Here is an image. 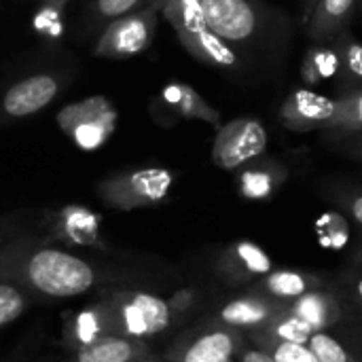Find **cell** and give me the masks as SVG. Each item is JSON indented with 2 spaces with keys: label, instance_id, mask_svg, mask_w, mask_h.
I'll list each match as a JSON object with an SVG mask.
<instances>
[{
  "label": "cell",
  "instance_id": "1",
  "mask_svg": "<svg viewBox=\"0 0 362 362\" xmlns=\"http://www.w3.org/2000/svg\"><path fill=\"white\" fill-rule=\"evenodd\" d=\"M161 17L168 19L182 47L197 62L223 70H235L240 66V55L233 45L210 30L199 0H168L161 8Z\"/></svg>",
  "mask_w": 362,
  "mask_h": 362
},
{
  "label": "cell",
  "instance_id": "2",
  "mask_svg": "<svg viewBox=\"0 0 362 362\" xmlns=\"http://www.w3.org/2000/svg\"><path fill=\"white\" fill-rule=\"evenodd\" d=\"M32 284L49 297H76L93 286V269L62 250H40L28 263Z\"/></svg>",
  "mask_w": 362,
  "mask_h": 362
},
{
  "label": "cell",
  "instance_id": "3",
  "mask_svg": "<svg viewBox=\"0 0 362 362\" xmlns=\"http://www.w3.org/2000/svg\"><path fill=\"white\" fill-rule=\"evenodd\" d=\"M159 17V8L146 4L129 15L112 19L100 34L93 53L108 59H125L144 53L155 38Z\"/></svg>",
  "mask_w": 362,
  "mask_h": 362
},
{
  "label": "cell",
  "instance_id": "4",
  "mask_svg": "<svg viewBox=\"0 0 362 362\" xmlns=\"http://www.w3.org/2000/svg\"><path fill=\"white\" fill-rule=\"evenodd\" d=\"M267 151V129L255 117H238L223 123L212 144V161L227 172L263 157Z\"/></svg>",
  "mask_w": 362,
  "mask_h": 362
},
{
  "label": "cell",
  "instance_id": "5",
  "mask_svg": "<svg viewBox=\"0 0 362 362\" xmlns=\"http://www.w3.org/2000/svg\"><path fill=\"white\" fill-rule=\"evenodd\" d=\"M174 182V176L165 168H142L136 172L112 176L102 185V195L112 204L121 208H134V206H151L170 193Z\"/></svg>",
  "mask_w": 362,
  "mask_h": 362
},
{
  "label": "cell",
  "instance_id": "6",
  "mask_svg": "<svg viewBox=\"0 0 362 362\" xmlns=\"http://www.w3.org/2000/svg\"><path fill=\"white\" fill-rule=\"evenodd\" d=\"M210 30L229 45H248L263 25V13L252 0H199Z\"/></svg>",
  "mask_w": 362,
  "mask_h": 362
},
{
  "label": "cell",
  "instance_id": "7",
  "mask_svg": "<svg viewBox=\"0 0 362 362\" xmlns=\"http://www.w3.org/2000/svg\"><path fill=\"white\" fill-rule=\"evenodd\" d=\"M117 112L106 98H89L64 108L57 117L59 127L70 134L78 146L95 148L115 129Z\"/></svg>",
  "mask_w": 362,
  "mask_h": 362
},
{
  "label": "cell",
  "instance_id": "8",
  "mask_svg": "<svg viewBox=\"0 0 362 362\" xmlns=\"http://www.w3.org/2000/svg\"><path fill=\"white\" fill-rule=\"evenodd\" d=\"M335 106L337 98L322 95L312 87H297L282 102L278 119L291 132H327L335 117Z\"/></svg>",
  "mask_w": 362,
  "mask_h": 362
},
{
  "label": "cell",
  "instance_id": "9",
  "mask_svg": "<svg viewBox=\"0 0 362 362\" xmlns=\"http://www.w3.org/2000/svg\"><path fill=\"white\" fill-rule=\"evenodd\" d=\"M59 78L55 74H32L13 83L2 95V112L11 119H23L36 115L49 106L59 93Z\"/></svg>",
  "mask_w": 362,
  "mask_h": 362
},
{
  "label": "cell",
  "instance_id": "10",
  "mask_svg": "<svg viewBox=\"0 0 362 362\" xmlns=\"http://www.w3.org/2000/svg\"><path fill=\"white\" fill-rule=\"evenodd\" d=\"M358 0H318L310 21L305 23V34L316 45H331L354 15Z\"/></svg>",
  "mask_w": 362,
  "mask_h": 362
},
{
  "label": "cell",
  "instance_id": "11",
  "mask_svg": "<svg viewBox=\"0 0 362 362\" xmlns=\"http://www.w3.org/2000/svg\"><path fill=\"white\" fill-rule=\"evenodd\" d=\"M286 178V168L272 159L259 157L238 170V187L240 193L248 199H265L269 197Z\"/></svg>",
  "mask_w": 362,
  "mask_h": 362
},
{
  "label": "cell",
  "instance_id": "12",
  "mask_svg": "<svg viewBox=\"0 0 362 362\" xmlns=\"http://www.w3.org/2000/svg\"><path fill=\"white\" fill-rule=\"evenodd\" d=\"M163 104L172 108V112L178 119L185 121H204L214 125L216 129L223 125L221 121V112L210 106L195 87L187 85V83H170V87L163 91Z\"/></svg>",
  "mask_w": 362,
  "mask_h": 362
},
{
  "label": "cell",
  "instance_id": "13",
  "mask_svg": "<svg viewBox=\"0 0 362 362\" xmlns=\"http://www.w3.org/2000/svg\"><path fill=\"white\" fill-rule=\"evenodd\" d=\"M125 322L134 335H157L170 325V308L155 295L138 293L125 308Z\"/></svg>",
  "mask_w": 362,
  "mask_h": 362
},
{
  "label": "cell",
  "instance_id": "14",
  "mask_svg": "<svg viewBox=\"0 0 362 362\" xmlns=\"http://www.w3.org/2000/svg\"><path fill=\"white\" fill-rule=\"evenodd\" d=\"M339 59V93L362 87V42L350 30H344L333 42Z\"/></svg>",
  "mask_w": 362,
  "mask_h": 362
},
{
  "label": "cell",
  "instance_id": "15",
  "mask_svg": "<svg viewBox=\"0 0 362 362\" xmlns=\"http://www.w3.org/2000/svg\"><path fill=\"white\" fill-rule=\"evenodd\" d=\"M339 74V59L333 45H312L301 62V81L308 87L320 85L322 81Z\"/></svg>",
  "mask_w": 362,
  "mask_h": 362
},
{
  "label": "cell",
  "instance_id": "16",
  "mask_svg": "<svg viewBox=\"0 0 362 362\" xmlns=\"http://www.w3.org/2000/svg\"><path fill=\"white\" fill-rule=\"evenodd\" d=\"M327 132L339 138L362 134V87L341 91L337 95L335 117Z\"/></svg>",
  "mask_w": 362,
  "mask_h": 362
},
{
  "label": "cell",
  "instance_id": "17",
  "mask_svg": "<svg viewBox=\"0 0 362 362\" xmlns=\"http://www.w3.org/2000/svg\"><path fill=\"white\" fill-rule=\"evenodd\" d=\"M233 348L235 346L229 333H208L185 352L182 362H231Z\"/></svg>",
  "mask_w": 362,
  "mask_h": 362
},
{
  "label": "cell",
  "instance_id": "18",
  "mask_svg": "<svg viewBox=\"0 0 362 362\" xmlns=\"http://www.w3.org/2000/svg\"><path fill=\"white\" fill-rule=\"evenodd\" d=\"M134 356L132 344L117 339V337H104L95 339L91 344H85L78 354V362H129Z\"/></svg>",
  "mask_w": 362,
  "mask_h": 362
},
{
  "label": "cell",
  "instance_id": "19",
  "mask_svg": "<svg viewBox=\"0 0 362 362\" xmlns=\"http://www.w3.org/2000/svg\"><path fill=\"white\" fill-rule=\"evenodd\" d=\"M221 318L233 327H250V325H259L261 320L267 318V308L257 301L240 299V301L227 303L221 310Z\"/></svg>",
  "mask_w": 362,
  "mask_h": 362
},
{
  "label": "cell",
  "instance_id": "20",
  "mask_svg": "<svg viewBox=\"0 0 362 362\" xmlns=\"http://www.w3.org/2000/svg\"><path fill=\"white\" fill-rule=\"evenodd\" d=\"M295 316L308 322L314 331H320L329 320V305L322 295H308L299 299L295 308Z\"/></svg>",
  "mask_w": 362,
  "mask_h": 362
},
{
  "label": "cell",
  "instance_id": "21",
  "mask_svg": "<svg viewBox=\"0 0 362 362\" xmlns=\"http://www.w3.org/2000/svg\"><path fill=\"white\" fill-rule=\"evenodd\" d=\"M308 348L314 352L318 362H352L350 354L346 352V348L337 339H333L331 335L320 333V331L312 333V337L308 341Z\"/></svg>",
  "mask_w": 362,
  "mask_h": 362
},
{
  "label": "cell",
  "instance_id": "22",
  "mask_svg": "<svg viewBox=\"0 0 362 362\" xmlns=\"http://www.w3.org/2000/svg\"><path fill=\"white\" fill-rule=\"evenodd\" d=\"M148 0H93V17L98 21H112L123 15H129L142 6H146Z\"/></svg>",
  "mask_w": 362,
  "mask_h": 362
},
{
  "label": "cell",
  "instance_id": "23",
  "mask_svg": "<svg viewBox=\"0 0 362 362\" xmlns=\"http://www.w3.org/2000/svg\"><path fill=\"white\" fill-rule=\"evenodd\" d=\"M267 286L274 295L278 297H303L308 291V284L303 280V276L295 274V272H276L269 276Z\"/></svg>",
  "mask_w": 362,
  "mask_h": 362
},
{
  "label": "cell",
  "instance_id": "24",
  "mask_svg": "<svg viewBox=\"0 0 362 362\" xmlns=\"http://www.w3.org/2000/svg\"><path fill=\"white\" fill-rule=\"evenodd\" d=\"M235 255L244 263V267L252 274H269L272 272V259L257 244L240 242V244H235Z\"/></svg>",
  "mask_w": 362,
  "mask_h": 362
},
{
  "label": "cell",
  "instance_id": "25",
  "mask_svg": "<svg viewBox=\"0 0 362 362\" xmlns=\"http://www.w3.org/2000/svg\"><path fill=\"white\" fill-rule=\"evenodd\" d=\"M23 310V299L17 288L0 284V327L13 322Z\"/></svg>",
  "mask_w": 362,
  "mask_h": 362
},
{
  "label": "cell",
  "instance_id": "26",
  "mask_svg": "<svg viewBox=\"0 0 362 362\" xmlns=\"http://www.w3.org/2000/svg\"><path fill=\"white\" fill-rule=\"evenodd\" d=\"M312 327L308 322H303L299 316H291L286 318L280 327H278V335L282 341H291V344H308L312 337Z\"/></svg>",
  "mask_w": 362,
  "mask_h": 362
},
{
  "label": "cell",
  "instance_id": "27",
  "mask_svg": "<svg viewBox=\"0 0 362 362\" xmlns=\"http://www.w3.org/2000/svg\"><path fill=\"white\" fill-rule=\"evenodd\" d=\"M272 356L276 362H318L314 352L308 348V344H291V341H280Z\"/></svg>",
  "mask_w": 362,
  "mask_h": 362
},
{
  "label": "cell",
  "instance_id": "28",
  "mask_svg": "<svg viewBox=\"0 0 362 362\" xmlns=\"http://www.w3.org/2000/svg\"><path fill=\"white\" fill-rule=\"evenodd\" d=\"M344 148L354 155L356 159H362V134H354V136H344Z\"/></svg>",
  "mask_w": 362,
  "mask_h": 362
},
{
  "label": "cell",
  "instance_id": "29",
  "mask_svg": "<svg viewBox=\"0 0 362 362\" xmlns=\"http://www.w3.org/2000/svg\"><path fill=\"white\" fill-rule=\"evenodd\" d=\"M348 210L352 214V218L362 225V193H356L352 197H348Z\"/></svg>",
  "mask_w": 362,
  "mask_h": 362
},
{
  "label": "cell",
  "instance_id": "30",
  "mask_svg": "<svg viewBox=\"0 0 362 362\" xmlns=\"http://www.w3.org/2000/svg\"><path fill=\"white\" fill-rule=\"evenodd\" d=\"M242 362H276V361H274V356H269V354H265V352L250 350V352H246V354H244Z\"/></svg>",
  "mask_w": 362,
  "mask_h": 362
},
{
  "label": "cell",
  "instance_id": "31",
  "mask_svg": "<svg viewBox=\"0 0 362 362\" xmlns=\"http://www.w3.org/2000/svg\"><path fill=\"white\" fill-rule=\"evenodd\" d=\"M316 2L318 0H303V17H301V21H303V25L310 21V17H312V11H314V6H316Z\"/></svg>",
  "mask_w": 362,
  "mask_h": 362
},
{
  "label": "cell",
  "instance_id": "32",
  "mask_svg": "<svg viewBox=\"0 0 362 362\" xmlns=\"http://www.w3.org/2000/svg\"><path fill=\"white\" fill-rule=\"evenodd\" d=\"M168 0H148V4L151 6H155V8H159V13H161V8H163V4H165Z\"/></svg>",
  "mask_w": 362,
  "mask_h": 362
},
{
  "label": "cell",
  "instance_id": "33",
  "mask_svg": "<svg viewBox=\"0 0 362 362\" xmlns=\"http://www.w3.org/2000/svg\"><path fill=\"white\" fill-rule=\"evenodd\" d=\"M358 295H361V297H362V280H361V282H358Z\"/></svg>",
  "mask_w": 362,
  "mask_h": 362
}]
</instances>
